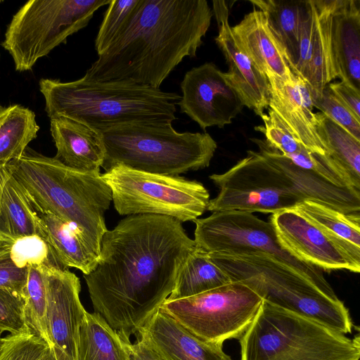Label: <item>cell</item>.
Segmentation results:
<instances>
[{
    "label": "cell",
    "instance_id": "41",
    "mask_svg": "<svg viewBox=\"0 0 360 360\" xmlns=\"http://www.w3.org/2000/svg\"><path fill=\"white\" fill-rule=\"evenodd\" d=\"M129 360H165L139 337L129 345Z\"/></svg>",
    "mask_w": 360,
    "mask_h": 360
},
{
    "label": "cell",
    "instance_id": "3",
    "mask_svg": "<svg viewBox=\"0 0 360 360\" xmlns=\"http://www.w3.org/2000/svg\"><path fill=\"white\" fill-rule=\"evenodd\" d=\"M9 165L37 212H48L67 222L100 252L108 230L104 214L112 201L111 190L100 171L74 169L29 148Z\"/></svg>",
    "mask_w": 360,
    "mask_h": 360
},
{
    "label": "cell",
    "instance_id": "15",
    "mask_svg": "<svg viewBox=\"0 0 360 360\" xmlns=\"http://www.w3.org/2000/svg\"><path fill=\"white\" fill-rule=\"evenodd\" d=\"M339 0H307L298 59L292 72L307 84L311 97L320 96L337 78L331 47V26Z\"/></svg>",
    "mask_w": 360,
    "mask_h": 360
},
{
    "label": "cell",
    "instance_id": "39",
    "mask_svg": "<svg viewBox=\"0 0 360 360\" xmlns=\"http://www.w3.org/2000/svg\"><path fill=\"white\" fill-rule=\"evenodd\" d=\"M28 267L18 266L11 259L6 245L0 242V289L24 297Z\"/></svg>",
    "mask_w": 360,
    "mask_h": 360
},
{
    "label": "cell",
    "instance_id": "24",
    "mask_svg": "<svg viewBox=\"0 0 360 360\" xmlns=\"http://www.w3.org/2000/svg\"><path fill=\"white\" fill-rule=\"evenodd\" d=\"M231 30L240 47L266 77L285 79L290 75L292 71L263 11L254 8Z\"/></svg>",
    "mask_w": 360,
    "mask_h": 360
},
{
    "label": "cell",
    "instance_id": "9",
    "mask_svg": "<svg viewBox=\"0 0 360 360\" xmlns=\"http://www.w3.org/2000/svg\"><path fill=\"white\" fill-rule=\"evenodd\" d=\"M121 215L150 214L194 221L207 209L210 194L200 182L138 171L117 164L101 174Z\"/></svg>",
    "mask_w": 360,
    "mask_h": 360
},
{
    "label": "cell",
    "instance_id": "38",
    "mask_svg": "<svg viewBox=\"0 0 360 360\" xmlns=\"http://www.w3.org/2000/svg\"><path fill=\"white\" fill-rule=\"evenodd\" d=\"M25 305L22 296L0 289V329L11 334L30 329L26 322Z\"/></svg>",
    "mask_w": 360,
    "mask_h": 360
},
{
    "label": "cell",
    "instance_id": "37",
    "mask_svg": "<svg viewBox=\"0 0 360 360\" xmlns=\"http://www.w3.org/2000/svg\"><path fill=\"white\" fill-rule=\"evenodd\" d=\"M311 98L313 107L360 141V120L337 98L328 84L320 96Z\"/></svg>",
    "mask_w": 360,
    "mask_h": 360
},
{
    "label": "cell",
    "instance_id": "29",
    "mask_svg": "<svg viewBox=\"0 0 360 360\" xmlns=\"http://www.w3.org/2000/svg\"><path fill=\"white\" fill-rule=\"evenodd\" d=\"M39 129L32 110L18 104L0 106V164L20 158Z\"/></svg>",
    "mask_w": 360,
    "mask_h": 360
},
{
    "label": "cell",
    "instance_id": "31",
    "mask_svg": "<svg viewBox=\"0 0 360 360\" xmlns=\"http://www.w3.org/2000/svg\"><path fill=\"white\" fill-rule=\"evenodd\" d=\"M294 209L326 233L360 247V214H345L309 200Z\"/></svg>",
    "mask_w": 360,
    "mask_h": 360
},
{
    "label": "cell",
    "instance_id": "21",
    "mask_svg": "<svg viewBox=\"0 0 360 360\" xmlns=\"http://www.w3.org/2000/svg\"><path fill=\"white\" fill-rule=\"evenodd\" d=\"M337 78L360 91V1L339 0L331 26Z\"/></svg>",
    "mask_w": 360,
    "mask_h": 360
},
{
    "label": "cell",
    "instance_id": "17",
    "mask_svg": "<svg viewBox=\"0 0 360 360\" xmlns=\"http://www.w3.org/2000/svg\"><path fill=\"white\" fill-rule=\"evenodd\" d=\"M212 13L218 35L215 42L229 67L223 75L238 93L245 106L262 116L269 108V86L267 77L254 64L238 43L229 22V8L224 1H212Z\"/></svg>",
    "mask_w": 360,
    "mask_h": 360
},
{
    "label": "cell",
    "instance_id": "20",
    "mask_svg": "<svg viewBox=\"0 0 360 360\" xmlns=\"http://www.w3.org/2000/svg\"><path fill=\"white\" fill-rule=\"evenodd\" d=\"M252 141L257 145L259 153L290 179L305 200L345 214H359L360 191L338 187L319 174L297 166L266 141L258 139Z\"/></svg>",
    "mask_w": 360,
    "mask_h": 360
},
{
    "label": "cell",
    "instance_id": "1",
    "mask_svg": "<svg viewBox=\"0 0 360 360\" xmlns=\"http://www.w3.org/2000/svg\"><path fill=\"white\" fill-rule=\"evenodd\" d=\"M173 217L129 215L101 242L94 269L84 275L94 312L127 343L161 307L195 248Z\"/></svg>",
    "mask_w": 360,
    "mask_h": 360
},
{
    "label": "cell",
    "instance_id": "43",
    "mask_svg": "<svg viewBox=\"0 0 360 360\" xmlns=\"http://www.w3.org/2000/svg\"><path fill=\"white\" fill-rule=\"evenodd\" d=\"M4 331L0 329V345H1V340H2V334H3Z\"/></svg>",
    "mask_w": 360,
    "mask_h": 360
},
{
    "label": "cell",
    "instance_id": "25",
    "mask_svg": "<svg viewBox=\"0 0 360 360\" xmlns=\"http://www.w3.org/2000/svg\"><path fill=\"white\" fill-rule=\"evenodd\" d=\"M263 11L272 34L279 43L290 70L298 59L305 1L250 0Z\"/></svg>",
    "mask_w": 360,
    "mask_h": 360
},
{
    "label": "cell",
    "instance_id": "27",
    "mask_svg": "<svg viewBox=\"0 0 360 360\" xmlns=\"http://www.w3.org/2000/svg\"><path fill=\"white\" fill-rule=\"evenodd\" d=\"M315 127L326 155L360 191V141L323 113H314Z\"/></svg>",
    "mask_w": 360,
    "mask_h": 360
},
{
    "label": "cell",
    "instance_id": "7",
    "mask_svg": "<svg viewBox=\"0 0 360 360\" xmlns=\"http://www.w3.org/2000/svg\"><path fill=\"white\" fill-rule=\"evenodd\" d=\"M240 360H359L353 339L311 319L264 300L238 339Z\"/></svg>",
    "mask_w": 360,
    "mask_h": 360
},
{
    "label": "cell",
    "instance_id": "19",
    "mask_svg": "<svg viewBox=\"0 0 360 360\" xmlns=\"http://www.w3.org/2000/svg\"><path fill=\"white\" fill-rule=\"evenodd\" d=\"M136 335L165 360H233L223 345L201 340L160 309Z\"/></svg>",
    "mask_w": 360,
    "mask_h": 360
},
{
    "label": "cell",
    "instance_id": "36",
    "mask_svg": "<svg viewBox=\"0 0 360 360\" xmlns=\"http://www.w3.org/2000/svg\"><path fill=\"white\" fill-rule=\"evenodd\" d=\"M267 110V113L261 116L264 124L255 127V129L263 133L266 143L282 155L288 156L299 153L303 145L272 109Z\"/></svg>",
    "mask_w": 360,
    "mask_h": 360
},
{
    "label": "cell",
    "instance_id": "11",
    "mask_svg": "<svg viewBox=\"0 0 360 360\" xmlns=\"http://www.w3.org/2000/svg\"><path fill=\"white\" fill-rule=\"evenodd\" d=\"M247 156L210 179L219 188L207 210L271 213L294 208L305 200L295 184L259 152Z\"/></svg>",
    "mask_w": 360,
    "mask_h": 360
},
{
    "label": "cell",
    "instance_id": "2",
    "mask_svg": "<svg viewBox=\"0 0 360 360\" xmlns=\"http://www.w3.org/2000/svg\"><path fill=\"white\" fill-rule=\"evenodd\" d=\"M213 16L206 0H139L122 34L84 77L160 89L186 57H195Z\"/></svg>",
    "mask_w": 360,
    "mask_h": 360
},
{
    "label": "cell",
    "instance_id": "5",
    "mask_svg": "<svg viewBox=\"0 0 360 360\" xmlns=\"http://www.w3.org/2000/svg\"><path fill=\"white\" fill-rule=\"evenodd\" d=\"M172 122H143L99 131L102 167L121 164L141 172L179 176L208 167L217 144L208 133L179 132Z\"/></svg>",
    "mask_w": 360,
    "mask_h": 360
},
{
    "label": "cell",
    "instance_id": "34",
    "mask_svg": "<svg viewBox=\"0 0 360 360\" xmlns=\"http://www.w3.org/2000/svg\"><path fill=\"white\" fill-rule=\"evenodd\" d=\"M139 0H111L95 39V49L103 53L122 34L130 22Z\"/></svg>",
    "mask_w": 360,
    "mask_h": 360
},
{
    "label": "cell",
    "instance_id": "16",
    "mask_svg": "<svg viewBox=\"0 0 360 360\" xmlns=\"http://www.w3.org/2000/svg\"><path fill=\"white\" fill-rule=\"evenodd\" d=\"M47 288L46 327L57 360H78L81 324L86 312L79 278L69 269L44 266Z\"/></svg>",
    "mask_w": 360,
    "mask_h": 360
},
{
    "label": "cell",
    "instance_id": "13",
    "mask_svg": "<svg viewBox=\"0 0 360 360\" xmlns=\"http://www.w3.org/2000/svg\"><path fill=\"white\" fill-rule=\"evenodd\" d=\"M271 223L282 248L321 270L360 271V247L326 233L294 208L272 214Z\"/></svg>",
    "mask_w": 360,
    "mask_h": 360
},
{
    "label": "cell",
    "instance_id": "35",
    "mask_svg": "<svg viewBox=\"0 0 360 360\" xmlns=\"http://www.w3.org/2000/svg\"><path fill=\"white\" fill-rule=\"evenodd\" d=\"M13 262L19 267L53 265L48 245L39 235L10 238L0 235Z\"/></svg>",
    "mask_w": 360,
    "mask_h": 360
},
{
    "label": "cell",
    "instance_id": "33",
    "mask_svg": "<svg viewBox=\"0 0 360 360\" xmlns=\"http://www.w3.org/2000/svg\"><path fill=\"white\" fill-rule=\"evenodd\" d=\"M55 357L53 348L31 329L2 338L0 360H53Z\"/></svg>",
    "mask_w": 360,
    "mask_h": 360
},
{
    "label": "cell",
    "instance_id": "22",
    "mask_svg": "<svg viewBox=\"0 0 360 360\" xmlns=\"http://www.w3.org/2000/svg\"><path fill=\"white\" fill-rule=\"evenodd\" d=\"M50 120V130L57 149L55 158L74 169L100 171L105 150L99 132L64 117Z\"/></svg>",
    "mask_w": 360,
    "mask_h": 360
},
{
    "label": "cell",
    "instance_id": "18",
    "mask_svg": "<svg viewBox=\"0 0 360 360\" xmlns=\"http://www.w3.org/2000/svg\"><path fill=\"white\" fill-rule=\"evenodd\" d=\"M266 77L269 86V108L307 150L326 155L316 133L314 107L306 83L292 72L285 79L272 75Z\"/></svg>",
    "mask_w": 360,
    "mask_h": 360
},
{
    "label": "cell",
    "instance_id": "8",
    "mask_svg": "<svg viewBox=\"0 0 360 360\" xmlns=\"http://www.w3.org/2000/svg\"><path fill=\"white\" fill-rule=\"evenodd\" d=\"M110 1H29L13 16L2 46L17 71L30 70L39 58L85 27L94 13Z\"/></svg>",
    "mask_w": 360,
    "mask_h": 360
},
{
    "label": "cell",
    "instance_id": "40",
    "mask_svg": "<svg viewBox=\"0 0 360 360\" xmlns=\"http://www.w3.org/2000/svg\"><path fill=\"white\" fill-rule=\"evenodd\" d=\"M328 86L337 98L360 120V91L342 81L330 83Z\"/></svg>",
    "mask_w": 360,
    "mask_h": 360
},
{
    "label": "cell",
    "instance_id": "10",
    "mask_svg": "<svg viewBox=\"0 0 360 360\" xmlns=\"http://www.w3.org/2000/svg\"><path fill=\"white\" fill-rule=\"evenodd\" d=\"M264 300L254 285L239 280L192 297L166 300L160 309L201 340L223 345L242 336Z\"/></svg>",
    "mask_w": 360,
    "mask_h": 360
},
{
    "label": "cell",
    "instance_id": "28",
    "mask_svg": "<svg viewBox=\"0 0 360 360\" xmlns=\"http://www.w3.org/2000/svg\"><path fill=\"white\" fill-rule=\"evenodd\" d=\"M231 282L207 252L195 247L181 266L174 289L167 300L192 297Z\"/></svg>",
    "mask_w": 360,
    "mask_h": 360
},
{
    "label": "cell",
    "instance_id": "4",
    "mask_svg": "<svg viewBox=\"0 0 360 360\" xmlns=\"http://www.w3.org/2000/svg\"><path fill=\"white\" fill-rule=\"evenodd\" d=\"M39 90L51 119L64 117L99 131L122 124L176 120L181 96L126 81L82 77L62 82L41 79Z\"/></svg>",
    "mask_w": 360,
    "mask_h": 360
},
{
    "label": "cell",
    "instance_id": "12",
    "mask_svg": "<svg viewBox=\"0 0 360 360\" xmlns=\"http://www.w3.org/2000/svg\"><path fill=\"white\" fill-rule=\"evenodd\" d=\"M193 221L195 224L194 242L197 248L207 252H265L278 258L319 285L333 290L321 269L296 258L283 249L271 223L259 219L253 213L215 212L207 217Z\"/></svg>",
    "mask_w": 360,
    "mask_h": 360
},
{
    "label": "cell",
    "instance_id": "14",
    "mask_svg": "<svg viewBox=\"0 0 360 360\" xmlns=\"http://www.w3.org/2000/svg\"><path fill=\"white\" fill-rule=\"evenodd\" d=\"M182 96L177 105L181 112L205 130L232 123L245 106L238 93L213 63L193 68L181 82Z\"/></svg>",
    "mask_w": 360,
    "mask_h": 360
},
{
    "label": "cell",
    "instance_id": "30",
    "mask_svg": "<svg viewBox=\"0 0 360 360\" xmlns=\"http://www.w3.org/2000/svg\"><path fill=\"white\" fill-rule=\"evenodd\" d=\"M0 235L10 238L32 235L41 236L38 214L13 174L1 197Z\"/></svg>",
    "mask_w": 360,
    "mask_h": 360
},
{
    "label": "cell",
    "instance_id": "44",
    "mask_svg": "<svg viewBox=\"0 0 360 360\" xmlns=\"http://www.w3.org/2000/svg\"><path fill=\"white\" fill-rule=\"evenodd\" d=\"M53 360H57V359H56V357H55Z\"/></svg>",
    "mask_w": 360,
    "mask_h": 360
},
{
    "label": "cell",
    "instance_id": "23",
    "mask_svg": "<svg viewBox=\"0 0 360 360\" xmlns=\"http://www.w3.org/2000/svg\"><path fill=\"white\" fill-rule=\"evenodd\" d=\"M41 237L46 243L55 266L60 269L75 268L84 275L97 265L100 252L73 226L48 212H37Z\"/></svg>",
    "mask_w": 360,
    "mask_h": 360
},
{
    "label": "cell",
    "instance_id": "42",
    "mask_svg": "<svg viewBox=\"0 0 360 360\" xmlns=\"http://www.w3.org/2000/svg\"><path fill=\"white\" fill-rule=\"evenodd\" d=\"M11 176L12 172L10 165L0 164V206L4 187Z\"/></svg>",
    "mask_w": 360,
    "mask_h": 360
},
{
    "label": "cell",
    "instance_id": "26",
    "mask_svg": "<svg viewBox=\"0 0 360 360\" xmlns=\"http://www.w3.org/2000/svg\"><path fill=\"white\" fill-rule=\"evenodd\" d=\"M103 317L86 311L79 330L78 360H129V345Z\"/></svg>",
    "mask_w": 360,
    "mask_h": 360
},
{
    "label": "cell",
    "instance_id": "32",
    "mask_svg": "<svg viewBox=\"0 0 360 360\" xmlns=\"http://www.w3.org/2000/svg\"><path fill=\"white\" fill-rule=\"evenodd\" d=\"M44 266L46 265L28 267L24 292L25 314L28 327L51 347L46 327L47 288Z\"/></svg>",
    "mask_w": 360,
    "mask_h": 360
},
{
    "label": "cell",
    "instance_id": "6",
    "mask_svg": "<svg viewBox=\"0 0 360 360\" xmlns=\"http://www.w3.org/2000/svg\"><path fill=\"white\" fill-rule=\"evenodd\" d=\"M207 253L231 281H247L265 300L342 334L352 332L349 310L333 289L319 285L274 255L262 252Z\"/></svg>",
    "mask_w": 360,
    "mask_h": 360
}]
</instances>
